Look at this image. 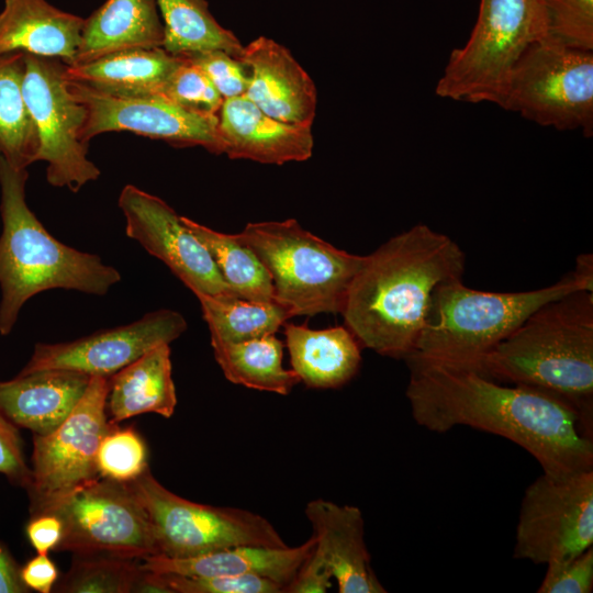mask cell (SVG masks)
Masks as SVG:
<instances>
[{"label": "cell", "mask_w": 593, "mask_h": 593, "mask_svg": "<svg viewBox=\"0 0 593 593\" xmlns=\"http://www.w3.org/2000/svg\"><path fill=\"white\" fill-rule=\"evenodd\" d=\"M403 360L410 371L405 395L419 426L434 433L469 426L504 437L547 473L593 469V424L563 399L470 367L414 354Z\"/></svg>", "instance_id": "6da1fadb"}, {"label": "cell", "mask_w": 593, "mask_h": 593, "mask_svg": "<svg viewBox=\"0 0 593 593\" xmlns=\"http://www.w3.org/2000/svg\"><path fill=\"white\" fill-rule=\"evenodd\" d=\"M465 270L457 242L416 224L366 256L340 313L345 326L361 347L404 359L419 337L434 289Z\"/></svg>", "instance_id": "7a4b0ae2"}, {"label": "cell", "mask_w": 593, "mask_h": 593, "mask_svg": "<svg viewBox=\"0 0 593 593\" xmlns=\"http://www.w3.org/2000/svg\"><path fill=\"white\" fill-rule=\"evenodd\" d=\"M474 369L563 399L593 424V292L544 303Z\"/></svg>", "instance_id": "3957f363"}, {"label": "cell", "mask_w": 593, "mask_h": 593, "mask_svg": "<svg viewBox=\"0 0 593 593\" xmlns=\"http://www.w3.org/2000/svg\"><path fill=\"white\" fill-rule=\"evenodd\" d=\"M26 169H15L0 154V335H9L23 305L46 290L104 295L121 281L120 271L90 253L55 238L29 208Z\"/></svg>", "instance_id": "277c9868"}, {"label": "cell", "mask_w": 593, "mask_h": 593, "mask_svg": "<svg viewBox=\"0 0 593 593\" xmlns=\"http://www.w3.org/2000/svg\"><path fill=\"white\" fill-rule=\"evenodd\" d=\"M461 279L443 281L434 289L411 354L475 368L544 303L573 291L593 292V283L574 270L551 286L519 292L481 291L465 286Z\"/></svg>", "instance_id": "5b68a950"}, {"label": "cell", "mask_w": 593, "mask_h": 593, "mask_svg": "<svg viewBox=\"0 0 593 593\" xmlns=\"http://www.w3.org/2000/svg\"><path fill=\"white\" fill-rule=\"evenodd\" d=\"M234 236L266 267L275 300L292 316L342 313L366 259L336 248L293 219L248 223Z\"/></svg>", "instance_id": "8992f818"}, {"label": "cell", "mask_w": 593, "mask_h": 593, "mask_svg": "<svg viewBox=\"0 0 593 593\" xmlns=\"http://www.w3.org/2000/svg\"><path fill=\"white\" fill-rule=\"evenodd\" d=\"M546 35L542 0H480L471 35L450 53L436 94L499 105L521 55Z\"/></svg>", "instance_id": "52a82bcc"}, {"label": "cell", "mask_w": 593, "mask_h": 593, "mask_svg": "<svg viewBox=\"0 0 593 593\" xmlns=\"http://www.w3.org/2000/svg\"><path fill=\"white\" fill-rule=\"evenodd\" d=\"M499 107L542 126L593 134V53L548 36L532 43L514 65Z\"/></svg>", "instance_id": "ba28073f"}, {"label": "cell", "mask_w": 593, "mask_h": 593, "mask_svg": "<svg viewBox=\"0 0 593 593\" xmlns=\"http://www.w3.org/2000/svg\"><path fill=\"white\" fill-rule=\"evenodd\" d=\"M125 483L146 512L159 555L189 558L235 546H288L266 517L181 497L161 485L148 467Z\"/></svg>", "instance_id": "9c48e42d"}, {"label": "cell", "mask_w": 593, "mask_h": 593, "mask_svg": "<svg viewBox=\"0 0 593 593\" xmlns=\"http://www.w3.org/2000/svg\"><path fill=\"white\" fill-rule=\"evenodd\" d=\"M109 377L92 376L67 418L46 435L33 434L30 514L52 511L77 489L100 479L97 455L118 427L107 414Z\"/></svg>", "instance_id": "30bf717a"}, {"label": "cell", "mask_w": 593, "mask_h": 593, "mask_svg": "<svg viewBox=\"0 0 593 593\" xmlns=\"http://www.w3.org/2000/svg\"><path fill=\"white\" fill-rule=\"evenodd\" d=\"M59 59L25 54L23 97L38 137L36 161H45L46 180L78 192L101 171L88 158L81 138L86 109L64 77Z\"/></svg>", "instance_id": "8fae6325"}, {"label": "cell", "mask_w": 593, "mask_h": 593, "mask_svg": "<svg viewBox=\"0 0 593 593\" xmlns=\"http://www.w3.org/2000/svg\"><path fill=\"white\" fill-rule=\"evenodd\" d=\"M593 544V469L542 472L526 489L514 558L536 564L572 559Z\"/></svg>", "instance_id": "7c38bea8"}, {"label": "cell", "mask_w": 593, "mask_h": 593, "mask_svg": "<svg viewBox=\"0 0 593 593\" xmlns=\"http://www.w3.org/2000/svg\"><path fill=\"white\" fill-rule=\"evenodd\" d=\"M47 513L63 524L55 551L141 560L159 555L146 512L125 482L100 478Z\"/></svg>", "instance_id": "4fadbf2b"}, {"label": "cell", "mask_w": 593, "mask_h": 593, "mask_svg": "<svg viewBox=\"0 0 593 593\" xmlns=\"http://www.w3.org/2000/svg\"><path fill=\"white\" fill-rule=\"evenodd\" d=\"M67 82L86 109L81 138L87 144L105 132L127 131L174 146H202L213 154L224 153L219 115L188 111L161 96L113 97Z\"/></svg>", "instance_id": "5bb4252c"}, {"label": "cell", "mask_w": 593, "mask_h": 593, "mask_svg": "<svg viewBox=\"0 0 593 593\" xmlns=\"http://www.w3.org/2000/svg\"><path fill=\"white\" fill-rule=\"evenodd\" d=\"M118 204L125 219L126 236L163 261L194 295L235 294L208 249L164 200L126 184Z\"/></svg>", "instance_id": "9a60e30c"}, {"label": "cell", "mask_w": 593, "mask_h": 593, "mask_svg": "<svg viewBox=\"0 0 593 593\" xmlns=\"http://www.w3.org/2000/svg\"><path fill=\"white\" fill-rule=\"evenodd\" d=\"M183 315L160 309L130 324L98 331L64 343H37L20 373L67 369L110 377L159 344H170L187 329Z\"/></svg>", "instance_id": "2e32d148"}, {"label": "cell", "mask_w": 593, "mask_h": 593, "mask_svg": "<svg viewBox=\"0 0 593 593\" xmlns=\"http://www.w3.org/2000/svg\"><path fill=\"white\" fill-rule=\"evenodd\" d=\"M238 60L249 71L244 97L273 119L312 126L315 85L284 46L260 36L244 46Z\"/></svg>", "instance_id": "e0dca14e"}, {"label": "cell", "mask_w": 593, "mask_h": 593, "mask_svg": "<svg viewBox=\"0 0 593 593\" xmlns=\"http://www.w3.org/2000/svg\"><path fill=\"white\" fill-rule=\"evenodd\" d=\"M315 538V550L332 570L339 593H385L365 541L361 511L316 499L304 510Z\"/></svg>", "instance_id": "ac0fdd59"}, {"label": "cell", "mask_w": 593, "mask_h": 593, "mask_svg": "<svg viewBox=\"0 0 593 593\" xmlns=\"http://www.w3.org/2000/svg\"><path fill=\"white\" fill-rule=\"evenodd\" d=\"M311 127L273 119L244 96L224 100L219 113L223 154L232 159L276 165L306 160L314 146Z\"/></svg>", "instance_id": "d6986e66"}, {"label": "cell", "mask_w": 593, "mask_h": 593, "mask_svg": "<svg viewBox=\"0 0 593 593\" xmlns=\"http://www.w3.org/2000/svg\"><path fill=\"white\" fill-rule=\"evenodd\" d=\"M91 376L67 369L20 373L0 381V410L18 427L35 435L57 428L83 395Z\"/></svg>", "instance_id": "ffe728a7"}, {"label": "cell", "mask_w": 593, "mask_h": 593, "mask_svg": "<svg viewBox=\"0 0 593 593\" xmlns=\"http://www.w3.org/2000/svg\"><path fill=\"white\" fill-rule=\"evenodd\" d=\"M314 547L311 536L295 547L235 546L189 558L156 555L141 564L148 571L188 577L255 574L280 584L284 593Z\"/></svg>", "instance_id": "44dd1931"}, {"label": "cell", "mask_w": 593, "mask_h": 593, "mask_svg": "<svg viewBox=\"0 0 593 593\" xmlns=\"http://www.w3.org/2000/svg\"><path fill=\"white\" fill-rule=\"evenodd\" d=\"M85 19L46 0H4L0 12V55L25 54L72 65Z\"/></svg>", "instance_id": "7402d4cb"}, {"label": "cell", "mask_w": 593, "mask_h": 593, "mask_svg": "<svg viewBox=\"0 0 593 593\" xmlns=\"http://www.w3.org/2000/svg\"><path fill=\"white\" fill-rule=\"evenodd\" d=\"M163 44L164 25L156 0H107L85 19L72 65Z\"/></svg>", "instance_id": "603a6c76"}, {"label": "cell", "mask_w": 593, "mask_h": 593, "mask_svg": "<svg viewBox=\"0 0 593 593\" xmlns=\"http://www.w3.org/2000/svg\"><path fill=\"white\" fill-rule=\"evenodd\" d=\"M283 327L292 370L307 388H340L359 371L362 347L345 325L313 329L284 323Z\"/></svg>", "instance_id": "cb8c5ba5"}, {"label": "cell", "mask_w": 593, "mask_h": 593, "mask_svg": "<svg viewBox=\"0 0 593 593\" xmlns=\"http://www.w3.org/2000/svg\"><path fill=\"white\" fill-rule=\"evenodd\" d=\"M182 57L163 47L132 49L78 65H66L64 77L113 97L159 96Z\"/></svg>", "instance_id": "d4e9b609"}, {"label": "cell", "mask_w": 593, "mask_h": 593, "mask_svg": "<svg viewBox=\"0 0 593 593\" xmlns=\"http://www.w3.org/2000/svg\"><path fill=\"white\" fill-rule=\"evenodd\" d=\"M177 405L169 344H159L109 377L107 414L111 423L145 413L169 418Z\"/></svg>", "instance_id": "484cf974"}, {"label": "cell", "mask_w": 593, "mask_h": 593, "mask_svg": "<svg viewBox=\"0 0 593 593\" xmlns=\"http://www.w3.org/2000/svg\"><path fill=\"white\" fill-rule=\"evenodd\" d=\"M225 378L249 389L288 395L300 379L282 365L283 343L275 334L240 343L211 342Z\"/></svg>", "instance_id": "4316f807"}, {"label": "cell", "mask_w": 593, "mask_h": 593, "mask_svg": "<svg viewBox=\"0 0 593 593\" xmlns=\"http://www.w3.org/2000/svg\"><path fill=\"white\" fill-rule=\"evenodd\" d=\"M156 1L164 25L163 48L167 53L186 57L223 51L239 59L244 46L214 19L206 0Z\"/></svg>", "instance_id": "83f0119b"}, {"label": "cell", "mask_w": 593, "mask_h": 593, "mask_svg": "<svg viewBox=\"0 0 593 593\" xmlns=\"http://www.w3.org/2000/svg\"><path fill=\"white\" fill-rule=\"evenodd\" d=\"M25 53L0 55V154L15 169L36 161L38 137L23 97Z\"/></svg>", "instance_id": "f1b7e54d"}, {"label": "cell", "mask_w": 593, "mask_h": 593, "mask_svg": "<svg viewBox=\"0 0 593 593\" xmlns=\"http://www.w3.org/2000/svg\"><path fill=\"white\" fill-rule=\"evenodd\" d=\"M195 296L211 342L240 343L272 335L292 317L290 311L277 301H253L235 294Z\"/></svg>", "instance_id": "f546056e"}, {"label": "cell", "mask_w": 593, "mask_h": 593, "mask_svg": "<svg viewBox=\"0 0 593 593\" xmlns=\"http://www.w3.org/2000/svg\"><path fill=\"white\" fill-rule=\"evenodd\" d=\"M182 223L203 244L223 280L239 298L276 301L272 279L254 251L234 234H225L187 216Z\"/></svg>", "instance_id": "4dcf8cb0"}, {"label": "cell", "mask_w": 593, "mask_h": 593, "mask_svg": "<svg viewBox=\"0 0 593 593\" xmlns=\"http://www.w3.org/2000/svg\"><path fill=\"white\" fill-rule=\"evenodd\" d=\"M146 570L135 559L76 555L69 571L55 583L61 593H139Z\"/></svg>", "instance_id": "1f68e13d"}, {"label": "cell", "mask_w": 593, "mask_h": 593, "mask_svg": "<svg viewBox=\"0 0 593 593\" xmlns=\"http://www.w3.org/2000/svg\"><path fill=\"white\" fill-rule=\"evenodd\" d=\"M101 478L128 482L147 467V448L143 438L132 427L114 428L102 439L97 455Z\"/></svg>", "instance_id": "d6a6232c"}, {"label": "cell", "mask_w": 593, "mask_h": 593, "mask_svg": "<svg viewBox=\"0 0 593 593\" xmlns=\"http://www.w3.org/2000/svg\"><path fill=\"white\" fill-rule=\"evenodd\" d=\"M547 35L557 43L593 51V0H542Z\"/></svg>", "instance_id": "836d02e7"}, {"label": "cell", "mask_w": 593, "mask_h": 593, "mask_svg": "<svg viewBox=\"0 0 593 593\" xmlns=\"http://www.w3.org/2000/svg\"><path fill=\"white\" fill-rule=\"evenodd\" d=\"M159 96L188 111L204 115H219L224 102L208 77L184 57L169 76Z\"/></svg>", "instance_id": "e575fe53"}, {"label": "cell", "mask_w": 593, "mask_h": 593, "mask_svg": "<svg viewBox=\"0 0 593 593\" xmlns=\"http://www.w3.org/2000/svg\"><path fill=\"white\" fill-rule=\"evenodd\" d=\"M158 574L168 593H283L280 584L255 574L212 577Z\"/></svg>", "instance_id": "d590c367"}, {"label": "cell", "mask_w": 593, "mask_h": 593, "mask_svg": "<svg viewBox=\"0 0 593 593\" xmlns=\"http://www.w3.org/2000/svg\"><path fill=\"white\" fill-rule=\"evenodd\" d=\"M215 87L224 100L245 96L249 71L238 59L223 51H209L186 56Z\"/></svg>", "instance_id": "8d00e7d4"}, {"label": "cell", "mask_w": 593, "mask_h": 593, "mask_svg": "<svg viewBox=\"0 0 593 593\" xmlns=\"http://www.w3.org/2000/svg\"><path fill=\"white\" fill-rule=\"evenodd\" d=\"M593 589V547L579 556L547 564L538 593H590Z\"/></svg>", "instance_id": "74e56055"}, {"label": "cell", "mask_w": 593, "mask_h": 593, "mask_svg": "<svg viewBox=\"0 0 593 593\" xmlns=\"http://www.w3.org/2000/svg\"><path fill=\"white\" fill-rule=\"evenodd\" d=\"M0 474L11 484L26 489L31 480L19 427L0 410Z\"/></svg>", "instance_id": "f35d334b"}, {"label": "cell", "mask_w": 593, "mask_h": 593, "mask_svg": "<svg viewBox=\"0 0 593 593\" xmlns=\"http://www.w3.org/2000/svg\"><path fill=\"white\" fill-rule=\"evenodd\" d=\"M333 573L323 557L315 550L303 562L284 593H325L332 588Z\"/></svg>", "instance_id": "ab89813d"}, {"label": "cell", "mask_w": 593, "mask_h": 593, "mask_svg": "<svg viewBox=\"0 0 593 593\" xmlns=\"http://www.w3.org/2000/svg\"><path fill=\"white\" fill-rule=\"evenodd\" d=\"M25 533L36 553L48 555L61 539L63 524L54 513L35 514L31 515Z\"/></svg>", "instance_id": "60d3db41"}, {"label": "cell", "mask_w": 593, "mask_h": 593, "mask_svg": "<svg viewBox=\"0 0 593 593\" xmlns=\"http://www.w3.org/2000/svg\"><path fill=\"white\" fill-rule=\"evenodd\" d=\"M20 578L29 590L49 593L58 580V570L48 555L37 553L21 566Z\"/></svg>", "instance_id": "b9f144b4"}, {"label": "cell", "mask_w": 593, "mask_h": 593, "mask_svg": "<svg viewBox=\"0 0 593 593\" xmlns=\"http://www.w3.org/2000/svg\"><path fill=\"white\" fill-rule=\"evenodd\" d=\"M21 566L0 541V593H27L20 578Z\"/></svg>", "instance_id": "7bdbcfd3"}]
</instances>
